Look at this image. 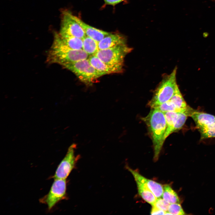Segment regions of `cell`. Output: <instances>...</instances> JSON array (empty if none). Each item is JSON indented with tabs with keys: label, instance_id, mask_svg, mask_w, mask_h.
<instances>
[{
	"label": "cell",
	"instance_id": "obj_1",
	"mask_svg": "<svg viewBox=\"0 0 215 215\" xmlns=\"http://www.w3.org/2000/svg\"><path fill=\"white\" fill-rule=\"evenodd\" d=\"M89 56L83 49H72L63 42L58 33H54L53 41L49 50L47 62L57 63L62 66L71 62L87 59Z\"/></svg>",
	"mask_w": 215,
	"mask_h": 215
},
{
	"label": "cell",
	"instance_id": "obj_2",
	"mask_svg": "<svg viewBox=\"0 0 215 215\" xmlns=\"http://www.w3.org/2000/svg\"><path fill=\"white\" fill-rule=\"evenodd\" d=\"M149 130L153 149V160L157 161L165 140L166 122L164 112L156 108H151L148 114L142 118Z\"/></svg>",
	"mask_w": 215,
	"mask_h": 215
},
{
	"label": "cell",
	"instance_id": "obj_3",
	"mask_svg": "<svg viewBox=\"0 0 215 215\" xmlns=\"http://www.w3.org/2000/svg\"><path fill=\"white\" fill-rule=\"evenodd\" d=\"M176 67L171 73L165 75L154 91L153 97L148 103L151 108H156L169 100L178 86L177 84Z\"/></svg>",
	"mask_w": 215,
	"mask_h": 215
},
{
	"label": "cell",
	"instance_id": "obj_4",
	"mask_svg": "<svg viewBox=\"0 0 215 215\" xmlns=\"http://www.w3.org/2000/svg\"><path fill=\"white\" fill-rule=\"evenodd\" d=\"M62 67L74 73L81 82L87 86L98 82L99 78L105 75L95 69L88 59L69 63Z\"/></svg>",
	"mask_w": 215,
	"mask_h": 215
},
{
	"label": "cell",
	"instance_id": "obj_5",
	"mask_svg": "<svg viewBox=\"0 0 215 215\" xmlns=\"http://www.w3.org/2000/svg\"><path fill=\"white\" fill-rule=\"evenodd\" d=\"M131 50L132 48L125 43L99 50L94 55L106 63L123 66L124 59Z\"/></svg>",
	"mask_w": 215,
	"mask_h": 215
},
{
	"label": "cell",
	"instance_id": "obj_6",
	"mask_svg": "<svg viewBox=\"0 0 215 215\" xmlns=\"http://www.w3.org/2000/svg\"><path fill=\"white\" fill-rule=\"evenodd\" d=\"M69 11L62 12L59 35L62 37L73 36L82 39L86 35L83 28L73 18Z\"/></svg>",
	"mask_w": 215,
	"mask_h": 215
},
{
	"label": "cell",
	"instance_id": "obj_7",
	"mask_svg": "<svg viewBox=\"0 0 215 215\" xmlns=\"http://www.w3.org/2000/svg\"><path fill=\"white\" fill-rule=\"evenodd\" d=\"M66 179H54L48 193L41 198L40 201L47 206L51 210L58 202L65 198L66 194Z\"/></svg>",
	"mask_w": 215,
	"mask_h": 215
},
{
	"label": "cell",
	"instance_id": "obj_8",
	"mask_svg": "<svg viewBox=\"0 0 215 215\" xmlns=\"http://www.w3.org/2000/svg\"><path fill=\"white\" fill-rule=\"evenodd\" d=\"M76 145L72 144L68 148L64 157L58 166L53 176L54 179H66L79 158V156H76L75 150Z\"/></svg>",
	"mask_w": 215,
	"mask_h": 215
},
{
	"label": "cell",
	"instance_id": "obj_9",
	"mask_svg": "<svg viewBox=\"0 0 215 215\" xmlns=\"http://www.w3.org/2000/svg\"><path fill=\"white\" fill-rule=\"evenodd\" d=\"M127 169L133 175L135 181H137L147 187L157 198H161L163 193V185L153 180L148 179L128 166Z\"/></svg>",
	"mask_w": 215,
	"mask_h": 215
},
{
	"label": "cell",
	"instance_id": "obj_10",
	"mask_svg": "<svg viewBox=\"0 0 215 215\" xmlns=\"http://www.w3.org/2000/svg\"><path fill=\"white\" fill-rule=\"evenodd\" d=\"M88 59L95 69L104 75L120 73L123 71V66L106 63L95 55L89 56Z\"/></svg>",
	"mask_w": 215,
	"mask_h": 215
},
{
	"label": "cell",
	"instance_id": "obj_11",
	"mask_svg": "<svg viewBox=\"0 0 215 215\" xmlns=\"http://www.w3.org/2000/svg\"><path fill=\"white\" fill-rule=\"evenodd\" d=\"M72 17L83 28L86 36L91 38L98 42L110 33L90 26L73 15H72Z\"/></svg>",
	"mask_w": 215,
	"mask_h": 215
},
{
	"label": "cell",
	"instance_id": "obj_12",
	"mask_svg": "<svg viewBox=\"0 0 215 215\" xmlns=\"http://www.w3.org/2000/svg\"><path fill=\"white\" fill-rule=\"evenodd\" d=\"M126 43L124 36L118 33H110L98 42L99 50L109 48L118 45Z\"/></svg>",
	"mask_w": 215,
	"mask_h": 215
},
{
	"label": "cell",
	"instance_id": "obj_13",
	"mask_svg": "<svg viewBox=\"0 0 215 215\" xmlns=\"http://www.w3.org/2000/svg\"><path fill=\"white\" fill-rule=\"evenodd\" d=\"M195 122L196 128L200 130L203 129L215 121V116L195 110L191 116Z\"/></svg>",
	"mask_w": 215,
	"mask_h": 215
},
{
	"label": "cell",
	"instance_id": "obj_14",
	"mask_svg": "<svg viewBox=\"0 0 215 215\" xmlns=\"http://www.w3.org/2000/svg\"><path fill=\"white\" fill-rule=\"evenodd\" d=\"M156 108L164 113L168 111L184 113L189 116H191L195 110L191 107L187 109L179 108L174 104L170 100L162 104Z\"/></svg>",
	"mask_w": 215,
	"mask_h": 215
},
{
	"label": "cell",
	"instance_id": "obj_15",
	"mask_svg": "<svg viewBox=\"0 0 215 215\" xmlns=\"http://www.w3.org/2000/svg\"><path fill=\"white\" fill-rule=\"evenodd\" d=\"M136 182L139 195L145 201L152 205L155 202L157 198L147 187L137 181Z\"/></svg>",
	"mask_w": 215,
	"mask_h": 215
},
{
	"label": "cell",
	"instance_id": "obj_16",
	"mask_svg": "<svg viewBox=\"0 0 215 215\" xmlns=\"http://www.w3.org/2000/svg\"><path fill=\"white\" fill-rule=\"evenodd\" d=\"M163 199L169 204L180 203L179 197L176 192L169 184L163 185Z\"/></svg>",
	"mask_w": 215,
	"mask_h": 215
},
{
	"label": "cell",
	"instance_id": "obj_17",
	"mask_svg": "<svg viewBox=\"0 0 215 215\" xmlns=\"http://www.w3.org/2000/svg\"><path fill=\"white\" fill-rule=\"evenodd\" d=\"M166 122L165 139L171 133L178 117V113L168 111L164 113Z\"/></svg>",
	"mask_w": 215,
	"mask_h": 215
},
{
	"label": "cell",
	"instance_id": "obj_18",
	"mask_svg": "<svg viewBox=\"0 0 215 215\" xmlns=\"http://www.w3.org/2000/svg\"><path fill=\"white\" fill-rule=\"evenodd\" d=\"M83 50L89 56L94 55L99 50L98 42L86 36L83 39Z\"/></svg>",
	"mask_w": 215,
	"mask_h": 215
},
{
	"label": "cell",
	"instance_id": "obj_19",
	"mask_svg": "<svg viewBox=\"0 0 215 215\" xmlns=\"http://www.w3.org/2000/svg\"><path fill=\"white\" fill-rule=\"evenodd\" d=\"M60 36L64 43L70 48L75 50L83 49L82 39L75 37Z\"/></svg>",
	"mask_w": 215,
	"mask_h": 215
},
{
	"label": "cell",
	"instance_id": "obj_20",
	"mask_svg": "<svg viewBox=\"0 0 215 215\" xmlns=\"http://www.w3.org/2000/svg\"><path fill=\"white\" fill-rule=\"evenodd\" d=\"M170 100L179 108L187 109L190 107L187 105L184 100L179 87L177 88L174 94Z\"/></svg>",
	"mask_w": 215,
	"mask_h": 215
},
{
	"label": "cell",
	"instance_id": "obj_21",
	"mask_svg": "<svg viewBox=\"0 0 215 215\" xmlns=\"http://www.w3.org/2000/svg\"><path fill=\"white\" fill-rule=\"evenodd\" d=\"M201 134V139L215 137V121L206 127L199 130Z\"/></svg>",
	"mask_w": 215,
	"mask_h": 215
},
{
	"label": "cell",
	"instance_id": "obj_22",
	"mask_svg": "<svg viewBox=\"0 0 215 215\" xmlns=\"http://www.w3.org/2000/svg\"><path fill=\"white\" fill-rule=\"evenodd\" d=\"M188 116L184 113H178V117L173 130V133L177 132L182 128L185 124Z\"/></svg>",
	"mask_w": 215,
	"mask_h": 215
},
{
	"label": "cell",
	"instance_id": "obj_23",
	"mask_svg": "<svg viewBox=\"0 0 215 215\" xmlns=\"http://www.w3.org/2000/svg\"><path fill=\"white\" fill-rule=\"evenodd\" d=\"M168 211L171 215H182L186 214L180 203L170 204Z\"/></svg>",
	"mask_w": 215,
	"mask_h": 215
},
{
	"label": "cell",
	"instance_id": "obj_24",
	"mask_svg": "<svg viewBox=\"0 0 215 215\" xmlns=\"http://www.w3.org/2000/svg\"><path fill=\"white\" fill-rule=\"evenodd\" d=\"M170 204L163 198H157L155 202L152 205L165 212L167 211Z\"/></svg>",
	"mask_w": 215,
	"mask_h": 215
},
{
	"label": "cell",
	"instance_id": "obj_25",
	"mask_svg": "<svg viewBox=\"0 0 215 215\" xmlns=\"http://www.w3.org/2000/svg\"><path fill=\"white\" fill-rule=\"evenodd\" d=\"M152 208L151 210L150 214L151 215H164L166 212L159 209L153 206H152Z\"/></svg>",
	"mask_w": 215,
	"mask_h": 215
},
{
	"label": "cell",
	"instance_id": "obj_26",
	"mask_svg": "<svg viewBox=\"0 0 215 215\" xmlns=\"http://www.w3.org/2000/svg\"><path fill=\"white\" fill-rule=\"evenodd\" d=\"M105 3L108 5H115L124 0H104Z\"/></svg>",
	"mask_w": 215,
	"mask_h": 215
}]
</instances>
